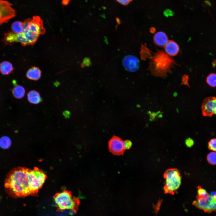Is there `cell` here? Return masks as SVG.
Instances as JSON below:
<instances>
[{"instance_id": "obj_1", "label": "cell", "mask_w": 216, "mask_h": 216, "mask_svg": "<svg viewBox=\"0 0 216 216\" xmlns=\"http://www.w3.org/2000/svg\"><path fill=\"white\" fill-rule=\"evenodd\" d=\"M31 171V169L24 167L14 168L10 171L4 184L9 195L16 198L35 196L32 188Z\"/></svg>"}, {"instance_id": "obj_2", "label": "cell", "mask_w": 216, "mask_h": 216, "mask_svg": "<svg viewBox=\"0 0 216 216\" xmlns=\"http://www.w3.org/2000/svg\"><path fill=\"white\" fill-rule=\"evenodd\" d=\"M175 64L174 60L162 50L158 51L150 58L149 70L154 76L165 78Z\"/></svg>"}, {"instance_id": "obj_3", "label": "cell", "mask_w": 216, "mask_h": 216, "mask_svg": "<svg viewBox=\"0 0 216 216\" xmlns=\"http://www.w3.org/2000/svg\"><path fill=\"white\" fill-rule=\"evenodd\" d=\"M53 198L58 212L67 209L75 213L77 212L80 205V200L77 197H73L70 191L64 190L57 193L53 196Z\"/></svg>"}, {"instance_id": "obj_4", "label": "cell", "mask_w": 216, "mask_h": 216, "mask_svg": "<svg viewBox=\"0 0 216 216\" xmlns=\"http://www.w3.org/2000/svg\"><path fill=\"white\" fill-rule=\"evenodd\" d=\"M23 22L24 29L22 33L28 38L38 40L40 35L45 33L43 21L39 16H34L32 19H26Z\"/></svg>"}, {"instance_id": "obj_5", "label": "cell", "mask_w": 216, "mask_h": 216, "mask_svg": "<svg viewBox=\"0 0 216 216\" xmlns=\"http://www.w3.org/2000/svg\"><path fill=\"white\" fill-rule=\"evenodd\" d=\"M165 181L164 189L165 194L174 195L178 191L181 183L182 177L176 168L167 170L164 174Z\"/></svg>"}, {"instance_id": "obj_6", "label": "cell", "mask_w": 216, "mask_h": 216, "mask_svg": "<svg viewBox=\"0 0 216 216\" xmlns=\"http://www.w3.org/2000/svg\"><path fill=\"white\" fill-rule=\"evenodd\" d=\"M196 199L193 202L192 204L197 208L208 213L216 211V198L210 194L205 197L197 196Z\"/></svg>"}, {"instance_id": "obj_7", "label": "cell", "mask_w": 216, "mask_h": 216, "mask_svg": "<svg viewBox=\"0 0 216 216\" xmlns=\"http://www.w3.org/2000/svg\"><path fill=\"white\" fill-rule=\"evenodd\" d=\"M13 5L7 0H0V25L7 22L16 16V11Z\"/></svg>"}, {"instance_id": "obj_8", "label": "cell", "mask_w": 216, "mask_h": 216, "mask_svg": "<svg viewBox=\"0 0 216 216\" xmlns=\"http://www.w3.org/2000/svg\"><path fill=\"white\" fill-rule=\"evenodd\" d=\"M202 115L204 116L211 117L216 115V97H210L205 98L201 105Z\"/></svg>"}, {"instance_id": "obj_9", "label": "cell", "mask_w": 216, "mask_h": 216, "mask_svg": "<svg viewBox=\"0 0 216 216\" xmlns=\"http://www.w3.org/2000/svg\"><path fill=\"white\" fill-rule=\"evenodd\" d=\"M108 147L110 151L116 155L122 154L124 151V141L119 137L114 136L109 141Z\"/></svg>"}, {"instance_id": "obj_10", "label": "cell", "mask_w": 216, "mask_h": 216, "mask_svg": "<svg viewBox=\"0 0 216 216\" xmlns=\"http://www.w3.org/2000/svg\"><path fill=\"white\" fill-rule=\"evenodd\" d=\"M124 66L128 70L134 72L137 70L139 68V61L138 58L133 56H128L123 59Z\"/></svg>"}, {"instance_id": "obj_11", "label": "cell", "mask_w": 216, "mask_h": 216, "mask_svg": "<svg viewBox=\"0 0 216 216\" xmlns=\"http://www.w3.org/2000/svg\"><path fill=\"white\" fill-rule=\"evenodd\" d=\"M166 53L170 56H175L179 51V47L178 44L173 40H169L164 46Z\"/></svg>"}, {"instance_id": "obj_12", "label": "cell", "mask_w": 216, "mask_h": 216, "mask_svg": "<svg viewBox=\"0 0 216 216\" xmlns=\"http://www.w3.org/2000/svg\"><path fill=\"white\" fill-rule=\"evenodd\" d=\"M154 43L157 46L163 47L164 46L168 41V38L166 34L162 32L156 33L154 36Z\"/></svg>"}, {"instance_id": "obj_13", "label": "cell", "mask_w": 216, "mask_h": 216, "mask_svg": "<svg viewBox=\"0 0 216 216\" xmlns=\"http://www.w3.org/2000/svg\"><path fill=\"white\" fill-rule=\"evenodd\" d=\"M26 76L29 79L36 81L40 77L41 71L38 67H32L27 71Z\"/></svg>"}, {"instance_id": "obj_14", "label": "cell", "mask_w": 216, "mask_h": 216, "mask_svg": "<svg viewBox=\"0 0 216 216\" xmlns=\"http://www.w3.org/2000/svg\"><path fill=\"white\" fill-rule=\"evenodd\" d=\"M27 99L31 103L37 104L42 101V99L39 93L34 90L29 91L27 94Z\"/></svg>"}, {"instance_id": "obj_15", "label": "cell", "mask_w": 216, "mask_h": 216, "mask_svg": "<svg viewBox=\"0 0 216 216\" xmlns=\"http://www.w3.org/2000/svg\"><path fill=\"white\" fill-rule=\"evenodd\" d=\"M14 68L12 64L8 61H3L0 64V72L4 75L11 73Z\"/></svg>"}, {"instance_id": "obj_16", "label": "cell", "mask_w": 216, "mask_h": 216, "mask_svg": "<svg viewBox=\"0 0 216 216\" xmlns=\"http://www.w3.org/2000/svg\"><path fill=\"white\" fill-rule=\"evenodd\" d=\"M24 29V26L23 22L16 21L14 22L11 25V31L15 34H20L22 33Z\"/></svg>"}, {"instance_id": "obj_17", "label": "cell", "mask_w": 216, "mask_h": 216, "mask_svg": "<svg viewBox=\"0 0 216 216\" xmlns=\"http://www.w3.org/2000/svg\"><path fill=\"white\" fill-rule=\"evenodd\" d=\"M12 92L15 98L20 99L24 96L25 90L23 86L20 85H17L13 88Z\"/></svg>"}, {"instance_id": "obj_18", "label": "cell", "mask_w": 216, "mask_h": 216, "mask_svg": "<svg viewBox=\"0 0 216 216\" xmlns=\"http://www.w3.org/2000/svg\"><path fill=\"white\" fill-rule=\"evenodd\" d=\"M140 54L141 58L143 60H146L152 55L151 51L146 44L141 46Z\"/></svg>"}, {"instance_id": "obj_19", "label": "cell", "mask_w": 216, "mask_h": 216, "mask_svg": "<svg viewBox=\"0 0 216 216\" xmlns=\"http://www.w3.org/2000/svg\"><path fill=\"white\" fill-rule=\"evenodd\" d=\"M11 143L10 139L7 136H3L0 138V146L3 149H7Z\"/></svg>"}, {"instance_id": "obj_20", "label": "cell", "mask_w": 216, "mask_h": 216, "mask_svg": "<svg viewBox=\"0 0 216 216\" xmlns=\"http://www.w3.org/2000/svg\"><path fill=\"white\" fill-rule=\"evenodd\" d=\"M206 82L210 86L216 87V74L211 73L209 74L206 77Z\"/></svg>"}, {"instance_id": "obj_21", "label": "cell", "mask_w": 216, "mask_h": 216, "mask_svg": "<svg viewBox=\"0 0 216 216\" xmlns=\"http://www.w3.org/2000/svg\"><path fill=\"white\" fill-rule=\"evenodd\" d=\"M207 160L208 163L212 165L216 164V152H212L207 156Z\"/></svg>"}, {"instance_id": "obj_22", "label": "cell", "mask_w": 216, "mask_h": 216, "mask_svg": "<svg viewBox=\"0 0 216 216\" xmlns=\"http://www.w3.org/2000/svg\"><path fill=\"white\" fill-rule=\"evenodd\" d=\"M198 196L201 197H205L208 196L209 194L204 189L202 188L200 186L197 187Z\"/></svg>"}, {"instance_id": "obj_23", "label": "cell", "mask_w": 216, "mask_h": 216, "mask_svg": "<svg viewBox=\"0 0 216 216\" xmlns=\"http://www.w3.org/2000/svg\"><path fill=\"white\" fill-rule=\"evenodd\" d=\"M208 147L209 149L216 152V138L211 139L208 142Z\"/></svg>"}, {"instance_id": "obj_24", "label": "cell", "mask_w": 216, "mask_h": 216, "mask_svg": "<svg viewBox=\"0 0 216 216\" xmlns=\"http://www.w3.org/2000/svg\"><path fill=\"white\" fill-rule=\"evenodd\" d=\"M189 79V76L188 75H183L182 77V82L180 84V85H184L190 87L188 82Z\"/></svg>"}, {"instance_id": "obj_25", "label": "cell", "mask_w": 216, "mask_h": 216, "mask_svg": "<svg viewBox=\"0 0 216 216\" xmlns=\"http://www.w3.org/2000/svg\"><path fill=\"white\" fill-rule=\"evenodd\" d=\"M185 144L188 147L190 148L193 146L194 144V140L190 138H188L185 140Z\"/></svg>"}, {"instance_id": "obj_26", "label": "cell", "mask_w": 216, "mask_h": 216, "mask_svg": "<svg viewBox=\"0 0 216 216\" xmlns=\"http://www.w3.org/2000/svg\"><path fill=\"white\" fill-rule=\"evenodd\" d=\"M124 146L125 149H130L132 145V143L129 140H126L124 141Z\"/></svg>"}, {"instance_id": "obj_27", "label": "cell", "mask_w": 216, "mask_h": 216, "mask_svg": "<svg viewBox=\"0 0 216 216\" xmlns=\"http://www.w3.org/2000/svg\"><path fill=\"white\" fill-rule=\"evenodd\" d=\"M116 1L121 4L126 5H128L132 0H116Z\"/></svg>"}, {"instance_id": "obj_28", "label": "cell", "mask_w": 216, "mask_h": 216, "mask_svg": "<svg viewBox=\"0 0 216 216\" xmlns=\"http://www.w3.org/2000/svg\"><path fill=\"white\" fill-rule=\"evenodd\" d=\"M150 32L152 33H154L156 31V29L154 27H152L150 30Z\"/></svg>"}, {"instance_id": "obj_29", "label": "cell", "mask_w": 216, "mask_h": 216, "mask_svg": "<svg viewBox=\"0 0 216 216\" xmlns=\"http://www.w3.org/2000/svg\"><path fill=\"white\" fill-rule=\"evenodd\" d=\"M212 67L214 68L216 66V60H214L212 63Z\"/></svg>"}]
</instances>
